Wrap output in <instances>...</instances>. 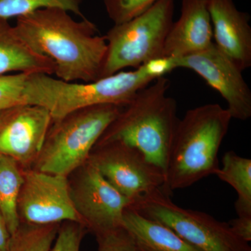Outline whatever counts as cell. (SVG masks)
<instances>
[{
    "label": "cell",
    "mask_w": 251,
    "mask_h": 251,
    "mask_svg": "<svg viewBox=\"0 0 251 251\" xmlns=\"http://www.w3.org/2000/svg\"><path fill=\"white\" fill-rule=\"evenodd\" d=\"M14 27L33 49L53 61L57 78L83 82L102 78L106 39L87 18L77 22L65 10L47 8L18 18Z\"/></svg>",
    "instance_id": "6da1fadb"
},
{
    "label": "cell",
    "mask_w": 251,
    "mask_h": 251,
    "mask_svg": "<svg viewBox=\"0 0 251 251\" xmlns=\"http://www.w3.org/2000/svg\"><path fill=\"white\" fill-rule=\"evenodd\" d=\"M232 119L227 108L210 103L188 110L179 120L167 159L164 192L171 196L216 175L218 153Z\"/></svg>",
    "instance_id": "7a4b0ae2"
},
{
    "label": "cell",
    "mask_w": 251,
    "mask_h": 251,
    "mask_svg": "<svg viewBox=\"0 0 251 251\" xmlns=\"http://www.w3.org/2000/svg\"><path fill=\"white\" fill-rule=\"evenodd\" d=\"M170 86V80L162 77L138 91L97 143L117 140L128 144L166 173L168 152L179 120L176 100L167 94Z\"/></svg>",
    "instance_id": "3957f363"
},
{
    "label": "cell",
    "mask_w": 251,
    "mask_h": 251,
    "mask_svg": "<svg viewBox=\"0 0 251 251\" xmlns=\"http://www.w3.org/2000/svg\"><path fill=\"white\" fill-rule=\"evenodd\" d=\"M152 79L140 67L120 72L90 82H66L44 74H29L24 90V103L44 107L52 121L94 105H127Z\"/></svg>",
    "instance_id": "277c9868"
},
{
    "label": "cell",
    "mask_w": 251,
    "mask_h": 251,
    "mask_svg": "<svg viewBox=\"0 0 251 251\" xmlns=\"http://www.w3.org/2000/svg\"><path fill=\"white\" fill-rule=\"evenodd\" d=\"M123 108L113 104L94 105L52 121L35 169L69 177L87 163L97 142Z\"/></svg>",
    "instance_id": "5b68a950"
},
{
    "label": "cell",
    "mask_w": 251,
    "mask_h": 251,
    "mask_svg": "<svg viewBox=\"0 0 251 251\" xmlns=\"http://www.w3.org/2000/svg\"><path fill=\"white\" fill-rule=\"evenodd\" d=\"M174 11L175 0H158L138 17L114 25L105 35L108 50L102 77L163 56Z\"/></svg>",
    "instance_id": "8992f818"
},
{
    "label": "cell",
    "mask_w": 251,
    "mask_h": 251,
    "mask_svg": "<svg viewBox=\"0 0 251 251\" xmlns=\"http://www.w3.org/2000/svg\"><path fill=\"white\" fill-rule=\"evenodd\" d=\"M162 188L135 200L130 207L140 215L166 226L201 251H251L249 243L232 232L228 223L206 213L184 209Z\"/></svg>",
    "instance_id": "52a82bcc"
},
{
    "label": "cell",
    "mask_w": 251,
    "mask_h": 251,
    "mask_svg": "<svg viewBox=\"0 0 251 251\" xmlns=\"http://www.w3.org/2000/svg\"><path fill=\"white\" fill-rule=\"evenodd\" d=\"M88 161L119 192L132 201L166 183L164 171L142 151L121 141L97 143Z\"/></svg>",
    "instance_id": "ba28073f"
},
{
    "label": "cell",
    "mask_w": 251,
    "mask_h": 251,
    "mask_svg": "<svg viewBox=\"0 0 251 251\" xmlns=\"http://www.w3.org/2000/svg\"><path fill=\"white\" fill-rule=\"evenodd\" d=\"M18 210L21 223L25 224H60L69 221L84 225L74 205L67 176L36 169L23 172Z\"/></svg>",
    "instance_id": "9c48e42d"
},
{
    "label": "cell",
    "mask_w": 251,
    "mask_h": 251,
    "mask_svg": "<svg viewBox=\"0 0 251 251\" xmlns=\"http://www.w3.org/2000/svg\"><path fill=\"white\" fill-rule=\"evenodd\" d=\"M70 188L74 205L87 229L96 234L122 227L124 213L132 201L90 161L81 167L80 176Z\"/></svg>",
    "instance_id": "30bf717a"
},
{
    "label": "cell",
    "mask_w": 251,
    "mask_h": 251,
    "mask_svg": "<svg viewBox=\"0 0 251 251\" xmlns=\"http://www.w3.org/2000/svg\"><path fill=\"white\" fill-rule=\"evenodd\" d=\"M176 61L177 68L193 71L219 92L227 102L232 119L245 121L251 118V91L243 72L214 43L201 52Z\"/></svg>",
    "instance_id": "8fae6325"
},
{
    "label": "cell",
    "mask_w": 251,
    "mask_h": 251,
    "mask_svg": "<svg viewBox=\"0 0 251 251\" xmlns=\"http://www.w3.org/2000/svg\"><path fill=\"white\" fill-rule=\"evenodd\" d=\"M52 122L50 112L40 105L21 104L0 112V155L22 168L34 163Z\"/></svg>",
    "instance_id": "7c38bea8"
},
{
    "label": "cell",
    "mask_w": 251,
    "mask_h": 251,
    "mask_svg": "<svg viewBox=\"0 0 251 251\" xmlns=\"http://www.w3.org/2000/svg\"><path fill=\"white\" fill-rule=\"evenodd\" d=\"M215 45L244 72L251 67L250 16L233 0H207Z\"/></svg>",
    "instance_id": "4fadbf2b"
},
{
    "label": "cell",
    "mask_w": 251,
    "mask_h": 251,
    "mask_svg": "<svg viewBox=\"0 0 251 251\" xmlns=\"http://www.w3.org/2000/svg\"><path fill=\"white\" fill-rule=\"evenodd\" d=\"M207 0H182L179 19L173 22L163 56L181 58L201 52L213 44Z\"/></svg>",
    "instance_id": "5bb4252c"
},
{
    "label": "cell",
    "mask_w": 251,
    "mask_h": 251,
    "mask_svg": "<svg viewBox=\"0 0 251 251\" xmlns=\"http://www.w3.org/2000/svg\"><path fill=\"white\" fill-rule=\"evenodd\" d=\"M55 71L52 59L36 52L8 20L0 18V75L14 72L51 75Z\"/></svg>",
    "instance_id": "9a60e30c"
},
{
    "label": "cell",
    "mask_w": 251,
    "mask_h": 251,
    "mask_svg": "<svg viewBox=\"0 0 251 251\" xmlns=\"http://www.w3.org/2000/svg\"><path fill=\"white\" fill-rule=\"evenodd\" d=\"M122 226L139 251H201L160 223L140 215L130 206L124 213Z\"/></svg>",
    "instance_id": "2e32d148"
},
{
    "label": "cell",
    "mask_w": 251,
    "mask_h": 251,
    "mask_svg": "<svg viewBox=\"0 0 251 251\" xmlns=\"http://www.w3.org/2000/svg\"><path fill=\"white\" fill-rule=\"evenodd\" d=\"M222 163L216 175L237 192L234 207L237 216H251V160L229 151L223 157Z\"/></svg>",
    "instance_id": "e0dca14e"
},
{
    "label": "cell",
    "mask_w": 251,
    "mask_h": 251,
    "mask_svg": "<svg viewBox=\"0 0 251 251\" xmlns=\"http://www.w3.org/2000/svg\"><path fill=\"white\" fill-rule=\"evenodd\" d=\"M23 172L22 167L13 158L0 155V209L11 235L21 224L18 202L23 186Z\"/></svg>",
    "instance_id": "ac0fdd59"
},
{
    "label": "cell",
    "mask_w": 251,
    "mask_h": 251,
    "mask_svg": "<svg viewBox=\"0 0 251 251\" xmlns=\"http://www.w3.org/2000/svg\"><path fill=\"white\" fill-rule=\"evenodd\" d=\"M59 225L21 223L17 231L11 235L7 251H50Z\"/></svg>",
    "instance_id": "d6986e66"
},
{
    "label": "cell",
    "mask_w": 251,
    "mask_h": 251,
    "mask_svg": "<svg viewBox=\"0 0 251 251\" xmlns=\"http://www.w3.org/2000/svg\"><path fill=\"white\" fill-rule=\"evenodd\" d=\"M82 0H0V18L8 20L26 16L37 10L59 8L71 11L82 19L86 18L81 11Z\"/></svg>",
    "instance_id": "ffe728a7"
},
{
    "label": "cell",
    "mask_w": 251,
    "mask_h": 251,
    "mask_svg": "<svg viewBox=\"0 0 251 251\" xmlns=\"http://www.w3.org/2000/svg\"><path fill=\"white\" fill-rule=\"evenodd\" d=\"M158 0H103L105 11L115 25L138 17Z\"/></svg>",
    "instance_id": "44dd1931"
},
{
    "label": "cell",
    "mask_w": 251,
    "mask_h": 251,
    "mask_svg": "<svg viewBox=\"0 0 251 251\" xmlns=\"http://www.w3.org/2000/svg\"><path fill=\"white\" fill-rule=\"evenodd\" d=\"M29 74L0 75V112L24 103V90Z\"/></svg>",
    "instance_id": "7402d4cb"
},
{
    "label": "cell",
    "mask_w": 251,
    "mask_h": 251,
    "mask_svg": "<svg viewBox=\"0 0 251 251\" xmlns=\"http://www.w3.org/2000/svg\"><path fill=\"white\" fill-rule=\"evenodd\" d=\"M62 224L50 251H80L87 227L79 223L67 221Z\"/></svg>",
    "instance_id": "603a6c76"
},
{
    "label": "cell",
    "mask_w": 251,
    "mask_h": 251,
    "mask_svg": "<svg viewBox=\"0 0 251 251\" xmlns=\"http://www.w3.org/2000/svg\"><path fill=\"white\" fill-rule=\"evenodd\" d=\"M95 235L98 251H139L131 235L123 226Z\"/></svg>",
    "instance_id": "cb8c5ba5"
},
{
    "label": "cell",
    "mask_w": 251,
    "mask_h": 251,
    "mask_svg": "<svg viewBox=\"0 0 251 251\" xmlns=\"http://www.w3.org/2000/svg\"><path fill=\"white\" fill-rule=\"evenodd\" d=\"M140 68L147 76L153 80L165 77L166 74H170L175 69H177L176 58L168 56H161L150 59L140 66Z\"/></svg>",
    "instance_id": "d4e9b609"
},
{
    "label": "cell",
    "mask_w": 251,
    "mask_h": 251,
    "mask_svg": "<svg viewBox=\"0 0 251 251\" xmlns=\"http://www.w3.org/2000/svg\"><path fill=\"white\" fill-rule=\"evenodd\" d=\"M233 233L244 242L251 241V216H237L228 222Z\"/></svg>",
    "instance_id": "484cf974"
},
{
    "label": "cell",
    "mask_w": 251,
    "mask_h": 251,
    "mask_svg": "<svg viewBox=\"0 0 251 251\" xmlns=\"http://www.w3.org/2000/svg\"><path fill=\"white\" fill-rule=\"evenodd\" d=\"M11 237L4 216L0 209V251H8Z\"/></svg>",
    "instance_id": "4316f807"
}]
</instances>
